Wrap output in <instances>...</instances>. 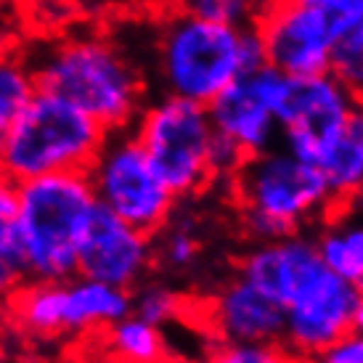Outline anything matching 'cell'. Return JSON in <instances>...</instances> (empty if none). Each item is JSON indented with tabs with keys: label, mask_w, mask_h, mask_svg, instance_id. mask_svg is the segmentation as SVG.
I'll return each mask as SVG.
<instances>
[{
	"label": "cell",
	"mask_w": 363,
	"mask_h": 363,
	"mask_svg": "<svg viewBox=\"0 0 363 363\" xmlns=\"http://www.w3.org/2000/svg\"><path fill=\"white\" fill-rule=\"evenodd\" d=\"M265 64V48L252 27H231L172 11L157 24L152 72L160 93L210 106L231 82Z\"/></svg>",
	"instance_id": "1"
},
{
	"label": "cell",
	"mask_w": 363,
	"mask_h": 363,
	"mask_svg": "<svg viewBox=\"0 0 363 363\" xmlns=\"http://www.w3.org/2000/svg\"><path fill=\"white\" fill-rule=\"evenodd\" d=\"M30 59L43 91L64 96L106 130L133 128L149 101L141 64L109 38L72 35L40 45Z\"/></svg>",
	"instance_id": "2"
},
{
	"label": "cell",
	"mask_w": 363,
	"mask_h": 363,
	"mask_svg": "<svg viewBox=\"0 0 363 363\" xmlns=\"http://www.w3.org/2000/svg\"><path fill=\"white\" fill-rule=\"evenodd\" d=\"M225 186L244 233L255 242L303 233L305 225L323 220L337 207L321 170L284 143L247 157Z\"/></svg>",
	"instance_id": "3"
},
{
	"label": "cell",
	"mask_w": 363,
	"mask_h": 363,
	"mask_svg": "<svg viewBox=\"0 0 363 363\" xmlns=\"http://www.w3.org/2000/svg\"><path fill=\"white\" fill-rule=\"evenodd\" d=\"M99 207L88 170H64L19 183V233L27 276L67 281L77 276L85 225Z\"/></svg>",
	"instance_id": "4"
},
{
	"label": "cell",
	"mask_w": 363,
	"mask_h": 363,
	"mask_svg": "<svg viewBox=\"0 0 363 363\" xmlns=\"http://www.w3.org/2000/svg\"><path fill=\"white\" fill-rule=\"evenodd\" d=\"M109 130L51 91H38L9 130L0 172L16 183L64 170H88Z\"/></svg>",
	"instance_id": "5"
},
{
	"label": "cell",
	"mask_w": 363,
	"mask_h": 363,
	"mask_svg": "<svg viewBox=\"0 0 363 363\" xmlns=\"http://www.w3.org/2000/svg\"><path fill=\"white\" fill-rule=\"evenodd\" d=\"M130 130L178 199L196 196L215 186L210 164L215 125L210 106L160 93L146 101Z\"/></svg>",
	"instance_id": "6"
},
{
	"label": "cell",
	"mask_w": 363,
	"mask_h": 363,
	"mask_svg": "<svg viewBox=\"0 0 363 363\" xmlns=\"http://www.w3.org/2000/svg\"><path fill=\"white\" fill-rule=\"evenodd\" d=\"M88 178L101 207L149 236H157L175 215L178 196L154 170L130 128L109 130L101 152L88 167Z\"/></svg>",
	"instance_id": "7"
},
{
	"label": "cell",
	"mask_w": 363,
	"mask_h": 363,
	"mask_svg": "<svg viewBox=\"0 0 363 363\" xmlns=\"http://www.w3.org/2000/svg\"><path fill=\"white\" fill-rule=\"evenodd\" d=\"M361 99L334 72L289 77L279 109L281 143L308 162H318Z\"/></svg>",
	"instance_id": "8"
},
{
	"label": "cell",
	"mask_w": 363,
	"mask_h": 363,
	"mask_svg": "<svg viewBox=\"0 0 363 363\" xmlns=\"http://www.w3.org/2000/svg\"><path fill=\"white\" fill-rule=\"evenodd\" d=\"M289 74L271 64L242 74L210 104L215 130L233 141L247 157L281 143L279 109Z\"/></svg>",
	"instance_id": "9"
},
{
	"label": "cell",
	"mask_w": 363,
	"mask_h": 363,
	"mask_svg": "<svg viewBox=\"0 0 363 363\" xmlns=\"http://www.w3.org/2000/svg\"><path fill=\"white\" fill-rule=\"evenodd\" d=\"M265 64L289 77H308L332 69L340 30L321 9L271 0L257 21Z\"/></svg>",
	"instance_id": "10"
},
{
	"label": "cell",
	"mask_w": 363,
	"mask_h": 363,
	"mask_svg": "<svg viewBox=\"0 0 363 363\" xmlns=\"http://www.w3.org/2000/svg\"><path fill=\"white\" fill-rule=\"evenodd\" d=\"M157 265L154 236L133 228L106 207H96L85 225L77 255V276L133 292Z\"/></svg>",
	"instance_id": "11"
},
{
	"label": "cell",
	"mask_w": 363,
	"mask_h": 363,
	"mask_svg": "<svg viewBox=\"0 0 363 363\" xmlns=\"http://www.w3.org/2000/svg\"><path fill=\"white\" fill-rule=\"evenodd\" d=\"M358 286L326 271L286 305L281 347L292 358H313L355 329Z\"/></svg>",
	"instance_id": "12"
},
{
	"label": "cell",
	"mask_w": 363,
	"mask_h": 363,
	"mask_svg": "<svg viewBox=\"0 0 363 363\" xmlns=\"http://www.w3.org/2000/svg\"><path fill=\"white\" fill-rule=\"evenodd\" d=\"M202 321L215 342L281 345L286 311L236 273L204 303Z\"/></svg>",
	"instance_id": "13"
},
{
	"label": "cell",
	"mask_w": 363,
	"mask_h": 363,
	"mask_svg": "<svg viewBox=\"0 0 363 363\" xmlns=\"http://www.w3.org/2000/svg\"><path fill=\"white\" fill-rule=\"evenodd\" d=\"M323 271L326 262L318 255L315 236L305 233H292L273 242H255V247L239 260L236 268L239 276L252 281L276 303H281L284 311Z\"/></svg>",
	"instance_id": "14"
},
{
	"label": "cell",
	"mask_w": 363,
	"mask_h": 363,
	"mask_svg": "<svg viewBox=\"0 0 363 363\" xmlns=\"http://www.w3.org/2000/svg\"><path fill=\"white\" fill-rule=\"evenodd\" d=\"M11 329L32 342H56L72 337L67 281H24L3 303Z\"/></svg>",
	"instance_id": "15"
},
{
	"label": "cell",
	"mask_w": 363,
	"mask_h": 363,
	"mask_svg": "<svg viewBox=\"0 0 363 363\" xmlns=\"http://www.w3.org/2000/svg\"><path fill=\"white\" fill-rule=\"evenodd\" d=\"M315 167L326 178L337 207L350 204L363 191V101L323 149Z\"/></svg>",
	"instance_id": "16"
},
{
	"label": "cell",
	"mask_w": 363,
	"mask_h": 363,
	"mask_svg": "<svg viewBox=\"0 0 363 363\" xmlns=\"http://www.w3.org/2000/svg\"><path fill=\"white\" fill-rule=\"evenodd\" d=\"M318 255L326 268L350 284H363V215L350 204L334 207L326 218L318 236Z\"/></svg>",
	"instance_id": "17"
},
{
	"label": "cell",
	"mask_w": 363,
	"mask_h": 363,
	"mask_svg": "<svg viewBox=\"0 0 363 363\" xmlns=\"http://www.w3.org/2000/svg\"><path fill=\"white\" fill-rule=\"evenodd\" d=\"M104 361L109 363H170V350L162 326L141 315H125L117 323L96 334Z\"/></svg>",
	"instance_id": "18"
},
{
	"label": "cell",
	"mask_w": 363,
	"mask_h": 363,
	"mask_svg": "<svg viewBox=\"0 0 363 363\" xmlns=\"http://www.w3.org/2000/svg\"><path fill=\"white\" fill-rule=\"evenodd\" d=\"M38 91H40V82L30 56L0 45V154L13 122L30 106Z\"/></svg>",
	"instance_id": "19"
},
{
	"label": "cell",
	"mask_w": 363,
	"mask_h": 363,
	"mask_svg": "<svg viewBox=\"0 0 363 363\" xmlns=\"http://www.w3.org/2000/svg\"><path fill=\"white\" fill-rule=\"evenodd\" d=\"M16 215H19V183L6 172H0V305L21 284L30 281L16 233Z\"/></svg>",
	"instance_id": "20"
},
{
	"label": "cell",
	"mask_w": 363,
	"mask_h": 363,
	"mask_svg": "<svg viewBox=\"0 0 363 363\" xmlns=\"http://www.w3.org/2000/svg\"><path fill=\"white\" fill-rule=\"evenodd\" d=\"M172 3L183 13L231 27H252L271 6V0H172Z\"/></svg>",
	"instance_id": "21"
},
{
	"label": "cell",
	"mask_w": 363,
	"mask_h": 363,
	"mask_svg": "<svg viewBox=\"0 0 363 363\" xmlns=\"http://www.w3.org/2000/svg\"><path fill=\"white\" fill-rule=\"evenodd\" d=\"M133 313L157 323V326H164V323H172L178 318H186L191 313V303L183 294L175 292L172 286L143 281L141 286L133 289Z\"/></svg>",
	"instance_id": "22"
},
{
	"label": "cell",
	"mask_w": 363,
	"mask_h": 363,
	"mask_svg": "<svg viewBox=\"0 0 363 363\" xmlns=\"http://www.w3.org/2000/svg\"><path fill=\"white\" fill-rule=\"evenodd\" d=\"M162 242L157 247V262L172 273L189 271L202 255V239L196 225L189 220H172L162 228Z\"/></svg>",
	"instance_id": "23"
},
{
	"label": "cell",
	"mask_w": 363,
	"mask_h": 363,
	"mask_svg": "<svg viewBox=\"0 0 363 363\" xmlns=\"http://www.w3.org/2000/svg\"><path fill=\"white\" fill-rule=\"evenodd\" d=\"M340 80L353 91L355 99L363 101V27L353 32H345L337 40L332 56V69Z\"/></svg>",
	"instance_id": "24"
},
{
	"label": "cell",
	"mask_w": 363,
	"mask_h": 363,
	"mask_svg": "<svg viewBox=\"0 0 363 363\" xmlns=\"http://www.w3.org/2000/svg\"><path fill=\"white\" fill-rule=\"evenodd\" d=\"M199 363H292V355L281 345L215 342Z\"/></svg>",
	"instance_id": "25"
},
{
	"label": "cell",
	"mask_w": 363,
	"mask_h": 363,
	"mask_svg": "<svg viewBox=\"0 0 363 363\" xmlns=\"http://www.w3.org/2000/svg\"><path fill=\"white\" fill-rule=\"evenodd\" d=\"M286 3H303V6L321 9L340 30V38L345 32L363 27V0H286Z\"/></svg>",
	"instance_id": "26"
},
{
	"label": "cell",
	"mask_w": 363,
	"mask_h": 363,
	"mask_svg": "<svg viewBox=\"0 0 363 363\" xmlns=\"http://www.w3.org/2000/svg\"><path fill=\"white\" fill-rule=\"evenodd\" d=\"M313 358H318L321 363H363V332L350 329L337 342H332L326 350H321Z\"/></svg>",
	"instance_id": "27"
},
{
	"label": "cell",
	"mask_w": 363,
	"mask_h": 363,
	"mask_svg": "<svg viewBox=\"0 0 363 363\" xmlns=\"http://www.w3.org/2000/svg\"><path fill=\"white\" fill-rule=\"evenodd\" d=\"M355 329L363 332V284L358 286V308H355Z\"/></svg>",
	"instance_id": "28"
},
{
	"label": "cell",
	"mask_w": 363,
	"mask_h": 363,
	"mask_svg": "<svg viewBox=\"0 0 363 363\" xmlns=\"http://www.w3.org/2000/svg\"><path fill=\"white\" fill-rule=\"evenodd\" d=\"M350 207H353V210H358V212L363 215V191L358 194V196H355L353 202H350Z\"/></svg>",
	"instance_id": "29"
},
{
	"label": "cell",
	"mask_w": 363,
	"mask_h": 363,
	"mask_svg": "<svg viewBox=\"0 0 363 363\" xmlns=\"http://www.w3.org/2000/svg\"><path fill=\"white\" fill-rule=\"evenodd\" d=\"M11 3H13V0H0V16H3V13L11 9Z\"/></svg>",
	"instance_id": "30"
},
{
	"label": "cell",
	"mask_w": 363,
	"mask_h": 363,
	"mask_svg": "<svg viewBox=\"0 0 363 363\" xmlns=\"http://www.w3.org/2000/svg\"><path fill=\"white\" fill-rule=\"evenodd\" d=\"M292 363H321L318 358H292Z\"/></svg>",
	"instance_id": "31"
},
{
	"label": "cell",
	"mask_w": 363,
	"mask_h": 363,
	"mask_svg": "<svg viewBox=\"0 0 363 363\" xmlns=\"http://www.w3.org/2000/svg\"><path fill=\"white\" fill-rule=\"evenodd\" d=\"M6 358H9V355H6V347H3V342H0V363H6Z\"/></svg>",
	"instance_id": "32"
},
{
	"label": "cell",
	"mask_w": 363,
	"mask_h": 363,
	"mask_svg": "<svg viewBox=\"0 0 363 363\" xmlns=\"http://www.w3.org/2000/svg\"><path fill=\"white\" fill-rule=\"evenodd\" d=\"M77 363H109V361H104L101 358V361H77Z\"/></svg>",
	"instance_id": "33"
},
{
	"label": "cell",
	"mask_w": 363,
	"mask_h": 363,
	"mask_svg": "<svg viewBox=\"0 0 363 363\" xmlns=\"http://www.w3.org/2000/svg\"><path fill=\"white\" fill-rule=\"evenodd\" d=\"M19 363H43V361H19Z\"/></svg>",
	"instance_id": "34"
},
{
	"label": "cell",
	"mask_w": 363,
	"mask_h": 363,
	"mask_svg": "<svg viewBox=\"0 0 363 363\" xmlns=\"http://www.w3.org/2000/svg\"><path fill=\"white\" fill-rule=\"evenodd\" d=\"M0 38H3V35H0ZM0 45H3V43H0Z\"/></svg>",
	"instance_id": "35"
}]
</instances>
